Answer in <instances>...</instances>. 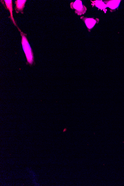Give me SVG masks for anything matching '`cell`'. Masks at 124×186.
<instances>
[{
    "instance_id": "1",
    "label": "cell",
    "mask_w": 124,
    "mask_h": 186,
    "mask_svg": "<svg viewBox=\"0 0 124 186\" xmlns=\"http://www.w3.org/2000/svg\"><path fill=\"white\" fill-rule=\"evenodd\" d=\"M18 30L20 32L21 35L22 37L21 43L22 48L26 57L27 62L29 64L32 65L34 62V57L33 50L30 47L29 44L28 40H27L26 34L21 31L19 28Z\"/></svg>"
},
{
    "instance_id": "2",
    "label": "cell",
    "mask_w": 124,
    "mask_h": 186,
    "mask_svg": "<svg viewBox=\"0 0 124 186\" xmlns=\"http://www.w3.org/2000/svg\"><path fill=\"white\" fill-rule=\"evenodd\" d=\"M72 3L73 5L71 6L72 8L73 7V9L76 10L75 12L78 15H81L86 12V8L82 4L81 1L77 0L75 2Z\"/></svg>"
},
{
    "instance_id": "3",
    "label": "cell",
    "mask_w": 124,
    "mask_h": 186,
    "mask_svg": "<svg viewBox=\"0 0 124 186\" xmlns=\"http://www.w3.org/2000/svg\"><path fill=\"white\" fill-rule=\"evenodd\" d=\"M26 0H17L15 1L16 4L15 11L17 13L21 12V14H24V9L25 7Z\"/></svg>"
},
{
    "instance_id": "4",
    "label": "cell",
    "mask_w": 124,
    "mask_h": 186,
    "mask_svg": "<svg viewBox=\"0 0 124 186\" xmlns=\"http://www.w3.org/2000/svg\"><path fill=\"white\" fill-rule=\"evenodd\" d=\"M4 2L5 3L6 8H7L8 9V10L10 12V14L11 20H12V22L14 24V25L16 26L17 27V28H19L18 27H17V24H16L15 22V21L14 20L13 15L12 0H5Z\"/></svg>"
},
{
    "instance_id": "5",
    "label": "cell",
    "mask_w": 124,
    "mask_h": 186,
    "mask_svg": "<svg viewBox=\"0 0 124 186\" xmlns=\"http://www.w3.org/2000/svg\"><path fill=\"white\" fill-rule=\"evenodd\" d=\"M85 24L89 29H91L94 26L96 23V21L92 18H88L85 21Z\"/></svg>"
},
{
    "instance_id": "6",
    "label": "cell",
    "mask_w": 124,
    "mask_h": 186,
    "mask_svg": "<svg viewBox=\"0 0 124 186\" xmlns=\"http://www.w3.org/2000/svg\"><path fill=\"white\" fill-rule=\"evenodd\" d=\"M119 3H118V1H112L109 2L108 6L111 9H114L119 6Z\"/></svg>"
},
{
    "instance_id": "7",
    "label": "cell",
    "mask_w": 124,
    "mask_h": 186,
    "mask_svg": "<svg viewBox=\"0 0 124 186\" xmlns=\"http://www.w3.org/2000/svg\"><path fill=\"white\" fill-rule=\"evenodd\" d=\"M96 3V5L97 7L99 8L103 9L104 8L106 7V5L104 4V3L102 2L101 1H97Z\"/></svg>"
}]
</instances>
